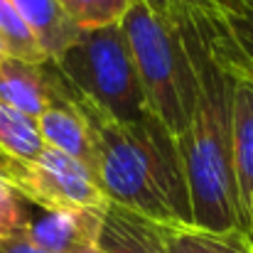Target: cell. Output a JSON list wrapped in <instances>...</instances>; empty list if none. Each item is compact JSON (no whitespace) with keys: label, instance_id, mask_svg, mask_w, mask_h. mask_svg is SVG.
<instances>
[{"label":"cell","instance_id":"13","mask_svg":"<svg viewBox=\"0 0 253 253\" xmlns=\"http://www.w3.org/2000/svg\"><path fill=\"white\" fill-rule=\"evenodd\" d=\"M219 49L226 62L253 77V7L236 12H209Z\"/></svg>","mask_w":253,"mask_h":253},{"label":"cell","instance_id":"10","mask_svg":"<svg viewBox=\"0 0 253 253\" xmlns=\"http://www.w3.org/2000/svg\"><path fill=\"white\" fill-rule=\"evenodd\" d=\"M0 101L40 118L49 103V64H32L5 54L0 59Z\"/></svg>","mask_w":253,"mask_h":253},{"label":"cell","instance_id":"2","mask_svg":"<svg viewBox=\"0 0 253 253\" xmlns=\"http://www.w3.org/2000/svg\"><path fill=\"white\" fill-rule=\"evenodd\" d=\"M77 103L91 128V174L103 197L155 224H192L179 148L168 128L155 116L121 123Z\"/></svg>","mask_w":253,"mask_h":253},{"label":"cell","instance_id":"11","mask_svg":"<svg viewBox=\"0 0 253 253\" xmlns=\"http://www.w3.org/2000/svg\"><path fill=\"white\" fill-rule=\"evenodd\" d=\"M27 27L35 32L47 62H57L79 37V30L67 20L57 0H10Z\"/></svg>","mask_w":253,"mask_h":253},{"label":"cell","instance_id":"3","mask_svg":"<svg viewBox=\"0 0 253 253\" xmlns=\"http://www.w3.org/2000/svg\"><path fill=\"white\" fill-rule=\"evenodd\" d=\"M153 116L177 140L197 98V67L174 0H135L121 20Z\"/></svg>","mask_w":253,"mask_h":253},{"label":"cell","instance_id":"7","mask_svg":"<svg viewBox=\"0 0 253 253\" xmlns=\"http://www.w3.org/2000/svg\"><path fill=\"white\" fill-rule=\"evenodd\" d=\"M231 72H234L231 160H234V177H236V192H239L244 229H246V236H249V229H251L253 221V77H249L246 72H241L236 67H231Z\"/></svg>","mask_w":253,"mask_h":253},{"label":"cell","instance_id":"4","mask_svg":"<svg viewBox=\"0 0 253 253\" xmlns=\"http://www.w3.org/2000/svg\"><path fill=\"white\" fill-rule=\"evenodd\" d=\"M49 64L67 88L98 113L121 123L153 118L121 25L79 32L74 44Z\"/></svg>","mask_w":253,"mask_h":253},{"label":"cell","instance_id":"16","mask_svg":"<svg viewBox=\"0 0 253 253\" xmlns=\"http://www.w3.org/2000/svg\"><path fill=\"white\" fill-rule=\"evenodd\" d=\"M67 20L79 30H101L121 25L135 0H57Z\"/></svg>","mask_w":253,"mask_h":253},{"label":"cell","instance_id":"23","mask_svg":"<svg viewBox=\"0 0 253 253\" xmlns=\"http://www.w3.org/2000/svg\"><path fill=\"white\" fill-rule=\"evenodd\" d=\"M0 158H2V155H0Z\"/></svg>","mask_w":253,"mask_h":253},{"label":"cell","instance_id":"21","mask_svg":"<svg viewBox=\"0 0 253 253\" xmlns=\"http://www.w3.org/2000/svg\"><path fill=\"white\" fill-rule=\"evenodd\" d=\"M249 239H251V246H253V221H251V229H249Z\"/></svg>","mask_w":253,"mask_h":253},{"label":"cell","instance_id":"17","mask_svg":"<svg viewBox=\"0 0 253 253\" xmlns=\"http://www.w3.org/2000/svg\"><path fill=\"white\" fill-rule=\"evenodd\" d=\"M27 199L7 182L0 177V239H12V236H25L30 211H27Z\"/></svg>","mask_w":253,"mask_h":253},{"label":"cell","instance_id":"22","mask_svg":"<svg viewBox=\"0 0 253 253\" xmlns=\"http://www.w3.org/2000/svg\"><path fill=\"white\" fill-rule=\"evenodd\" d=\"M2 57H5V49H2V44H0V59H2Z\"/></svg>","mask_w":253,"mask_h":253},{"label":"cell","instance_id":"6","mask_svg":"<svg viewBox=\"0 0 253 253\" xmlns=\"http://www.w3.org/2000/svg\"><path fill=\"white\" fill-rule=\"evenodd\" d=\"M49 64V62H47ZM40 135L47 148H54L91 169V128L82 106L49 64V103L37 118Z\"/></svg>","mask_w":253,"mask_h":253},{"label":"cell","instance_id":"12","mask_svg":"<svg viewBox=\"0 0 253 253\" xmlns=\"http://www.w3.org/2000/svg\"><path fill=\"white\" fill-rule=\"evenodd\" d=\"M168 253H253L241 231H209L192 224H158Z\"/></svg>","mask_w":253,"mask_h":253},{"label":"cell","instance_id":"1","mask_svg":"<svg viewBox=\"0 0 253 253\" xmlns=\"http://www.w3.org/2000/svg\"><path fill=\"white\" fill-rule=\"evenodd\" d=\"M177 5L197 67L194 111L189 116L187 130L177 138L189 192L192 226L246 234L231 160L234 72L216 44L209 10L182 2Z\"/></svg>","mask_w":253,"mask_h":253},{"label":"cell","instance_id":"8","mask_svg":"<svg viewBox=\"0 0 253 253\" xmlns=\"http://www.w3.org/2000/svg\"><path fill=\"white\" fill-rule=\"evenodd\" d=\"M103 209H59L30 216L25 236L44 253H82L98 241Z\"/></svg>","mask_w":253,"mask_h":253},{"label":"cell","instance_id":"18","mask_svg":"<svg viewBox=\"0 0 253 253\" xmlns=\"http://www.w3.org/2000/svg\"><path fill=\"white\" fill-rule=\"evenodd\" d=\"M182 5H192L199 10H209V12H236L244 7H253V0H174Z\"/></svg>","mask_w":253,"mask_h":253},{"label":"cell","instance_id":"5","mask_svg":"<svg viewBox=\"0 0 253 253\" xmlns=\"http://www.w3.org/2000/svg\"><path fill=\"white\" fill-rule=\"evenodd\" d=\"M0 177L7 179L30 204H37L44 211L108 207L91 169L47 145L30 163L0 158Z\"/></svg>","mask_w":253,"mask_h":253},{"label":"cell","instance_id":"20","mask_svg":"<svg viewBox=\"0 0 253 253\" xmlns=\"http://www.w3.org/2000/svg\"><path fill=\"white\" fill-rule=\"evenodd\" d=\"M82 253H101V251H98V246H91V249H86V251H82Z\"/></svg>","mask_w":253,"mask_h":253},{"label":"cell","instance_id":"19","mask_svg":"<svg viewBox=\"0 0 253 253\" xmlns=\"http://www.w3.org/2000/svg\"><path fill=\"white\" fill-rule=\"evenodd\" d=\"M0 253H44V251H40L27 236H12V239H0Z\"/></svg>","mask_w":253,"mask_h":253},{"label":"cell","instance_id":"14","mask_svg":"<svg viewBox=\"0 0 253 253\" xmlns=\"http://www.w3.org/2000/svg\"><path fill=\"white\" fill-rule=\"evenodd\" d=\"M44 150L37 118L0 101V155L20 163L35 160Z\"/></svg>","mask_w":253,"mask_h":253},{"label":"cell","instance_id":"15","mask_svg":"<svg viewBox=\"0 0 253 253\" xmlns=\"http://www.w3.org/2000/svg\"><path fill=\"white\" fill-rule=\"evenodd\" d=\"M0 44L7 57L25 59L32 64H47V54L42 52L35 32L27 27V22L10 0H0Z\"/></svg>","mask_w":253,"mask_h":253},{"label":"cell","instance_id":"9","mask_svg":"<svg viewBox=\"0 0 253 253\" xmlns=\"http://www.w3.org/2000/svg\"><path fill=\"white\" fill-rule=\"evenodd\" d=\"M96 246L101 253H168L155 221L111 202L103 209Z\"/></svg>","mask_w":253,"mask_h":253}]
</instances>
